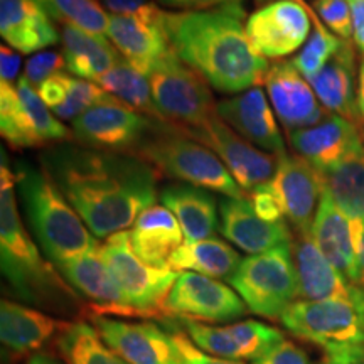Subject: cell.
Instances as JSON below:
<instances>
[{
	"label": "cell",
	"instance_id": "6da1fadb",
	"mask_svg": "<svg viewBox=\"0 0 364 364\" xmlns=\"http://www.w3.org/2000/svg\"><path fill=\"white\" fill-rule=\"evenodd\" d=\"M41 164L97 238L135 225L156 204L161 174L132 154L105 152L80 144H58Z\"/></svg>",
	"mask_w": 364,
	"mask_h": 364
},
{
	"label": "cell",
	"instance_id": "7a4b0ae2",
	"mask_svg": "<svg viewBox=\"0 0 364 364\" xmlns=\"http://www.w3.org/2000/svg\"><path fill=\"white\" fill-rule=\"evenodd\" d=\"M241 17L240 4H230L211 11H164L162 21L181 61L216 91L240 95L263 83L270 68L248 38Z\"/></svg>",
	"mask_w": 364,
	"mask_h": 364
},
{
	"label": "cell",
	"instance_id": "3957f363",
	"mask_svg": "<svg viewBox=\"0 0 364 364\" xmlns=\"http://www.w3.org/2000/svg\"><path fill=\"white\" fill-rule=\"evenodd\" d=\"M16 171L9 167L2 150L0 167V258L2 275L17 297L54 311H70L80 306L73 287L61 279L56 268L41 255L22 225L17 211Z\"/></svg>",
	"mask_w": 364,
	"mask_h": 364
},
{
	"label": "cell",
	"instance_id": "277c9868",
	"mask_svg": "<svg viewBox=\"0 0 364 364\" xmlns=\"http://www.w3.org/2000/svg\"><path fill=\"white\" fill-rule=\"evenodd\" d=\"M16 179L31 230L54 265L58 267L102 247L43 164L36 166L19 161Z\"/></svg>",
	"mask_w": 364,
	"mask_h": 364
},
{
	"label": "cell",
	"instance_id": "5b68a950",
	"mask_svg": "<svg viewBox=\"0 0 364 364\" xmlns=\"http://www.w3.org/2000/svg\"><path fill=\"white\" fill-rule=\"evenodd\" d=\"M134 156L171 179L215 191L226 198L241 199L248 196L211 149L171 125H159L139 145Z\"/></svg>",
	"mask_w": 364,
	"mask_h": 364
},
{
	"label": "cell",
	"instance_id": "8992f818",
	"mask_svg": "<svg viewBox=\"0 0 364 364\" xmlns=\"http://www.w3.org/2000/svg\"><path fill=\"white\" fill-rule=\"evenodd\" d=\"M299 339L324 353L364 344V290L356 285L348 297L297 300L280 317Z\"/></svg>",
	"mask_w": 364,
	"mask_h": 364
},
{
	"label": "cell",
	"instance_id": "52a82bcc",
	"mask_svg": "<svg viewBox=\"0 0 364 364\" xmlns=\"http://www.w3.org/2000/svg\"><path fill=\"white\" fill-rule=\"evenodd\" d=\"M145 76L154 103L167 125L184 132L218 117V103L208 81L181 61L174 51L157 61Z\"/></svg>",
	"mask_w": 364,
	"mask_h": 364
},
{
	"label": "cell",
	"instance_id": "ba28073f",
	"mask_svg": "<svg viewBox=\"0 0 364 364\" xmlns=\"http://www.w3.org/2000/svg\"><path fill=\"white\" fill-rule=\"evenodd\" d=\"M103 260L125 295L135 317L169 318L167 299L179 273L171 268L150 267L136 257L130 231L112 235L102 245Z\"/></svg>",
	"mask_w": 364,
	"mask_h": 364
},
{
	"label": "cell",
	"instance_id": "9c48e42d",
	"mask_svg": "<svg viewBox=\"0 0 364 364\" xmlns=\"http://www.w3.org/2000/svg\"><path fill=\"white\" fill-rule=\"evenodd\" d=\"M230 284L250 312L267 318L282 317L299 297L292 245L241 260Z\"/></svg>",
	"mask_w": 364,
	"mask_h": 364
},
{
	"label": "cell",
	"instance_id": "30bf717a",
	"mask_svg": "<svg viewBox=\"0 0 364 364\" xmlns=\"http://www.w3.org/2000/svg\"><path fill=\"white\" fill-rule=\"evenodd\" d=\"M159 122L108 95L73 122V139L88 149L132 154L157 129Z\"/></svg>",
	"mask_w": 364,
	"mask_h": 364
},
{
	"label": "cell",
	"instance_id": "8fae6325",
	"mask_svg": "<svg viewBox=\"0 0 364 364\" xmlns=\"http://www.w3.org/2000/svg\"><path fill=\"white\" fill-rule=\"evenodd\" d=\"M182 134L211 149L247 194L273 179L279 164L277 156L255 147L231 127H228L220 117L213 118L198 129L184 130Z\"/></svg>",
	"mask_w": 364,
	"mask_h": 364
},
{
	"label": "cell",
	"instance_id": "7c38bea8",
	"mask_svg": "<svg viewBox=\"0 0 364 364\" xmlns=\"http://www.w3.org/2000/svg\"><path fill=\"white\" fill-rule=\"evenodd\" d=\"M91 322L105 344L127 364H184L174 334L154 322L97 314Z\"/></svg>",
	"mask_w": 364,
	"mask_h": 364
},
{
	"label": "cell",
	"instance_id": "4fadbf2b",
	"mask_svg": "<svg viewBox=\"0 0 364 364\" xmlns=\"http://www.w3.org/2000/svg\"><path fill=\"white\" fill-rule=\"evenodd\" d=\"M247 304L235 290L211 277L182 272L167 299L171 317L196 322H226L247 312Z\"/></svg>",
	"mask_w": 364,
	"mask_h": 364
},
{
	"label": "cell",
	"instance_id": "5bb4252c",
	"mask_svg": "<svg viewBox=\"0 0 364 364\" xmlns=\"http://www.w3.org/2000/svg\"><path fill=\"white\" fill-rule=\"evenodd\" d=\"M314 12L299 0H277L255 11L247 19V33L265 58L294 54L311 33Z\"/></svg>",
	"mask_w": 364,
	"mask_h": 364
},
{
	"label": "cell",
	"instance_id": "9a60e30c",
	"mask_svg": "<svg viewBox=\"0 0 364 364\" xmlns=\"http://www.w3.org/2000/svg\"><path fill=\"white\" fill-rule=\"evenodd\" d=\"M287 223L297 235L311 233L314 218L324 194L321 171L300 156L279 157L277 171L270 181Z\"/></svg>",
	"mask_w": 364,
	"mask_h": 364
},
{
	"label": "cell",
	"instance_id": "2e32d148",
	"mask_svg": "<svg viewBox=\"0 0 364 364\" xmlns=\"http://www.w3.org/2000/svg\"><path fill=\"white\" fill-rule=\"evenodd\" d=\"M181 324L201 351L233 361H257L284 339V334L279 329L258 321L208 326L203 322L182 318Z\"/></svg>",
	"mask_w": 364,
	"mask_h": 364
},
{
	"label": "cell",
	"instance_id": "e0dca14e",
	"mask_svg": "<svg viewBox=\"0 0 364 364\" xmlns=\"http://www.w3.org/2000/svg\"><path fill=\"white\" fill-rule=\"evenodd\" d=\"M162 16L164 11L156 4H149L135 14L110 17L108 39L122 58L144 75L172 51Z\"/></svg>",
	"mask_w": 364,
	"mask_h": 364
},
{
	"label": "cell",
	"instance_id": "ac0fdd59",
	"mask_svg": "<svg viewBox=\"0 0 364 364\" xmlns=\"http://www.w3.org/2000/svg\"><path fill=\"white\" fill-rule=\"evenodd\" d=\"M263 85L273 110L289 134L318 124L329 113L317 102L311 83L300 75L292 61L273 63Z\"/></svg>",
	"mask_w": 364,
	"mask_h": 364
},
{
	"label": "cell",
	"instance_id": "d6986e66",
	"mask_svg": "<svg viewBox=\"0 0 364 364\" xmlns=\"http://www.w3.org/2000/svg\"><path fill=\"white\" fill-rule=\"evenodd\" d=\"M216 112L228 127L255 147L277 157L287 154L277 118L260 86L223 100L218 103Z\"/></svg>",
	"mask_w": 364,
	"mask_h": 364
},
{
	"label": "cell",
	"instance_id": "ffe728a7",
	"mask_svg": "<svg viewBox=\"0 0 364 364\" xmlns=\"http://www.w3.org/2000/svg\"><path fill=\"white\" fill-rule=\"evenodd\" d=\"M65 275L68 284L91 302V311L97 316L134 318L135 314L127 304L125 295L113 279L103 260L102 247L81 255L56 267Z\"/></svg>",
	"mask_w": 364,
	"mask_h": 364
},
{
	"label": "cell",
	"instance_id": "44dd1931",
	"mask_svg": "<svg viewBox=\"0 0 364 364\" xmlns=\"http://www.w3.org/2000/svg\"><path fill=\"white\" fill-rule=\"evenodd\" d=\"M220 216L221 235L248 255L270 252L294 241L289 223L265 221L257 215L247 198L223 199Z\"/></svg>",
	"mask_w": 364,
	"mask_h": 364
},
{
	"label": "cell",
	"instance_id": "7402d4cb",
	"mask_svg": "<svg viewBox=\"0 0 364 364\" xmlns=\"http://www.w3.org/2000/svg\"><path fill=\"white\" fill-rule=\"evenodd\" d=\"M70 324L14 300L4 299L0 304V336L11 359L34 356L54 338H61Z\"/></svg>",
	"mask_w": 364,
	"mask_h": 364
},
{
	"label": "cell",
	"instance_id": "603a6c76",
	"mask_svg": "<svg viewBox=\"0 0 364 364\" xmlns=\"http://www.w3.org/2000/svg\"><path fill=\"white\" fill-rule=\"evenodd\" d=\"M289 140L297 156L306 159L318 171L336 166L363 144L359 125L331 112L316 125L290 132Z\"/></svg>",
	"mask_w": 364,
	"mask_h": 364
},
{
	"label": "cell",
	"instance_id": "cb8c5ba5",
	"mask_svg": "<svg viewBox=\"0 0 364 364\" xmlns=\"http://www.w3.org/2000/svg\"><path fill=\"white\" fill-rule=\"evenodd\" d=\"M0 34L21 54L41 53L59 41L48 11L34 0H0Z\"/></svg>",
	"mask_w": 364,
	"mask_h": 364
},
{
	"label": "cell",
	"instance_id": "d4e9b609",
	"mask_svg": "<svg viewBox=\"0 0 364 364\" xmlns=\"http://www.w3.org/2000/svg\"><path fill=\"white\" fill-rule=\"evenodd\" d=\"M292 257L302 300H326L351 295L356 284L346 280L324 257L311 233L297 235L292 241Z\"/></svg>",
	"mask_w": 364,
	"mask_h": 364
},
{
	"label": "cell",
	"instance_id": "484cf974",
	"mask_svg": "<svg viewBox=\"0 0 364 364\" xmlns=\"http://www.w3.org/2000/svg\"><path fill=\"white\" fill-rule=\"evenodd\" d=\"M311 235L324 257L343 273L344 279L358 285V253L353 223L326 191L314 218Z\"/></svg>",
	"mask_w": 364,
	"mask_h": 364
},
{
	"label": "cell",
	"instance_id": "4316f807",
	"mask_svg": "<svg viewBox=\"0 0 364 364\" xmlns=\"http://www.w3.org/2000/svg\"><path fill=\"white\" fill-rule=\"evenodd\" d=\"M356 51L351 41H343L339 51L311 83L314 93L327 112L336 113L359 125Z\"/></svg>",
	"mask_w": 364,
	"mask_h": 364
},
{
	"label": "cell",
	"instance_id": "83f0119b",
	"mask_svg": "<svg viewBox=\"0 0 364 364\" xmlns=\"http://www.w3.org/2000/svg\"><path fill=\"white\" fill-rule=\"evenodd\" d=\"M182 240L186 238L177 218L166 206L157 204L145 209L130 231V243L136 257L157 268H167V262Z\"/></svg>",
	"mask_w": 364,
	"mask_h": 364
},
{
	"label": "cell",
	"instance_id": "f1b7e54d",
	"mask_svg": "<svg viewBox=\"0 0 364 364\" xmlns=\"http://www.w3.org/2000/svg\"><path fill=\"white\" fill-rule=\"evenodd\" d=\"M162 204L177 218L186 241L208 240L220 228L215 196L191 184L166 186Z\"/></svg>",
	"mask_w": 364,
	"mask_h": 364
},
{
	"label": "cell",
	"instance_id": "f546056e",
	"mask_svg": "<svg viewBox=\"0 0 364 364\" xmlns=\"http://www.w3.org/2000/svg\"><path fill=\"white\" fill-rule=\"evenodd\" d=\"M66 70L80 80L97 81L117 65V48L105 36L91 34L76 26L61 24L59 31Z\"/></svg>",
	"mask_w": 364,
	"mask_h": 364
},
{
	"label": "cell",
	"instance_id": "4dcf8cb0",
	"mask_svg": "<svg viewBox=\"0 0 364 364\" xmlns=\"http://www.w3.org/2000/svg\"><path fill=\"white\" fill-rule=\"evenodd\" d=\"M321 174L336 206L351 221H364V144Z\"/></svg>",
	"mask_w": 364,
	"mask_h": 364
},
{
	"label": "cell",
	"instance_id": "1f68e13d",
	"mask_svg": "<svg viewBox=\"0 0 364 364\" xmlns=\"http://www.w3.org/2000/svg\"><path fill=\"white\" fill-rule=\"evenodd\" d=\"M241 258L238 252L226 241L218 238H208L199 241H184L172 253L167 262V268L174 272L191 270L206 277L228 279L238 270Z\"/></svg>",
	"mask_w": 364,
	"mask_h": 364
},
{
	"label": "cell",
	"instance_id": "d6a6232c",
	"mask_svg": "<svg viewBox=\"0 0 364 364\" xmlns=\"http://www.w3.org/2000/svg\"><path fill=\"white\" fill-rule=\"evenodd\" d=\"M97 83L102 86L105 91L112 93L113 97L129 105L142 115L152 118L159 124H166L161 113H159L156 103H154L152 91L147 76L142 71L120 58L117 65L112 68L107 75H103ZM167 125V124H166Z\"/></svg>",
	"mask_w": 364,
	"mask_h": 364
},
{
	"label": "cell",
	"instance_id": "836d02e7",
	"mask_svg": "<svg viewBox=\"0 0 364 364\" xmlns=\"http://www.w3.org/2000/svg\"><path fill=\"white\" fill-rule=\"evenodd\" d=\"M58 348L66 364H127L105 344L102 336L88 322H71L58 338Z\"/></svg>",
	"mask_w": 364,
	"mask_h": 364
},
{
	"label": "cell",
	"instance_id": "e575fe53",
	"mask_svg": "<svg viewBox=\"0 0 364 364\" xmlns=\"http://www.w3.org/2000/svg\"><path fill=\"white\" fill-rule=\"evenodd\" d=\"M0 132L9 147L17 152L44 145L31 124L17 86L7 81H0Z\"/></svg>",
	"mask_w": 364,
	"mask_h": 364
},
{
	"label": "cell",
	"instance_id": "d590c367",
	"mask_svg": "<svg viewBox=\"0 0 364 364\" xmlns=\"http://www.w3.org/2000/svg\"><path fill=\"white\" fill-rule=\"evenodd\" d=\"M44 9L59 24L76 26L98 36L108 33L112 16L98 0H49Z\"/></svg>",
	"mask_w": 364,
	"mask_h": 364
},
{
	"label": "cell",
	"instance_id": "8d00e7d4",
	"mask_svg": "<svg viewBox=\"0 0 364 364\" xmlns=\"http://www.w3.org/2000/svg\"><path fill=\"white\" fill-rule=\"evenodd\" d=\"M16 86L31 124L44 145L49 142L63 144L73 139V132L54 117V112L39 97L38 88H34L26 76H21Z\"/></svg>",
	"mask_w": 364,
	"mask_h": 364
},
{
	"label": "cell",
	"instance_id": "74e56055",
	"mask_svg": "<svg viewBox=\"0 0 364 364\" xmlns=\"http://www.w3.org/2000/svg\"><path fill=\"white\" fill-rule=\"evenodd\" d=\"M312 21L316 22L312 36L309 38L306 46H304L302 51L292 59L294 66L297 68L300 75H302L307 81L316 78L318 73L324 70L327 63H329L331 59L336 56V53L339 51L341 44H343L344 41L334 38V36L326 29V26L316 19V14L312 16Z\"/></svg>",
	"mask_w": 364,
	"mask_h": 364
},
{
	"label": "cell",
	"instance_id": "f35d334b",
	"mask_svg": "<svg viewBox=\"0 0 364 364\" xmlns=\"http://www.w3.org/2000/svg\"><path fill=\"white\" fill-rule=\"evenodd\" d=\"M107 97L108 91H105L95 81L73 78V85L66 102L59 105L58 108H54L53 112L61 120L75 122L80 115H83L86 110H90L91 107H95V105Z\"/></svg>",
	"mask_w": 364,
	"mask_h": 364
},
{
	"label": "cell",
	"instance_id": "ab89813d",
	"mask_svg": "<svg viewBox=\"0 0 364 364\" xmlns=\"http://www.w3.org/2000/svg\"><path fill=\"white\" fill-rule=\"evenodd\" d=\"M314 11L318 14L322 24L329 27L339 39L351 41L353 38V14L349 0H316Z\"/></svg>",
	"mask_w": 364,
	"mask_h": 364
},
{
	"label": "cell",
	"instance_id": "60d3db41",
	"mask_svg": "<svg viewBox=\"0 0 364 364\" xmlns=\"http://www.w3.org/2000/svg\"><path fill=\"white\" fill-rule=\"evenodd\" d=\"M66 68V59L65 54L49 49V51H41L36 53L34 56L27 59L26 68H24V76L29 80V83L34 88H39L46 80L51 78V76L63 73Z\"/></svg>",
	"mask_w": 364,
	"mask_h": 364
},
{
	"label": "cell",
	"instance_id": "b9f144b4",
	"mask_svg": "<svg viewBox=\"0 0 364 364\" xmlns=\"http://www.w3.org/2000/svg\"><path fill=\"white\" fill-rule=\"evenodd\" d=\"M250 203H252V206L255 211H257V215L263 218L265 221H270V223L287 221L284 216V211H282L279 198H277L275 191H273L270 182H267V184H263L260 188L252 191V193H250Z\"/></svg>",
	"mask_w": 364,
	"mask_h": 364
},
{
	"label": "cell",
	"instance_id": "7bdbcfd3",
	"mask_svg": "<svg viewBox=\"0 0 364 364\" xmlns=\"http://www.w3.org/2000/svg\"><path fill=\"white\" fill-rule=\"evenodd\" d=\"M253 364H309V358L304 349L284 338Z\"/></svg>",
	"mask_w": 364,
	"mask_h": 364
},
{
	"label": "cell",
	"instance_id": "ee69618b",
	"mask_svg": "<svg viewBox=\"0 0 364 364\" xmlns=\"http://www.w3.org/2000/svg\"><path fill=\"white\" fill-rule=\"evenodd\" d=\"M73 85V76L66 75V73H58V75L51 76L39 86V97L43 98V102L48 105L51 110L58 108L59 105L66 102L68 95H70Z\"/></svg>",
	"mask_w": 364,
	"mask_h": 364
},
{
	"label": "cell",
	"instance_id": "f6af8a7d",
	"mask_svg": "<svg viewBox=\"0 0 364 364\" xmlns=\"http://www.w3.org/2000/svg\"><path fill=\"white\" fill-rule=\"evenodd\" d=\"M176 343L179 346L182 359H184V364H243L240 361H233V359H225V358H216L211 356V354H206L201 349H198L193 344L189 336L182 334V332H174Z\"/></svg>",
	"mask_w": 364,
	"mask_h": 364
},
{
	"label": "cell",
	"instance_id": "bcb514c9",
	"mask_svg": "<svg viewBox=\"0 0 364 364\" xmlns=\"http://www.w3.org/2000/svg\"><path fill=\"white\" fill-rule=\"evenodd\" d=\"M21 53L14 51L9 46L0 48V81L14 83L21 70Z\"/></svg>",
	"mask_w": 364,
	"mask_h": 364
},
{
	"label": "cell",
	"instance_id": "7dc6e473",
	"mask_svg": "<svg viewBox=\"0 0 364 364\" xmlns=\"http://www.w3.org/2000/svg\"><path fill=\"white\" fill-rule=\"evenodd\" d=\"M162 6L172 9H182L184 11H206L211 7H225L230 4H238V0H159Z\"/></svg>",
	"mask_w": 364,
	"mask_h": 364
},
{
	"label": "cell",
	"instance_id": "c3c4849f",
	"mask_svg": "<svg viewBox=\"0 0 364 364\" xmlns=\"http://www.w3.org/2000/svg\"><path fill=\"white\" fill-rule=\"evenodd\" d=\"M353 14V39L364 58V0H349Z\"/></svg>",
	"mask_w": 364,
	"mask_h": 364
},
{
	"label": "cell",
	"instance_id": "681fc988",
	"mask_svg": "<svg viewBox=\"0 0 364 364\" xmlns=\"http://www.w3.org/2000/svg\"><path fill=\"white\" fill-rule=\"evenodd\" d=\"M103 7L113 12V16H129L149 6V0H102Z\"/></svg>",
	"mask_w": 364,
	"mask_h": 364
},
{
	"label": "cell",
	"instance_id": "f907efd6",
	"mask_svg": "<svg viewBox=\"0 0 364 364\" xmlns=\"http://www.w3.org/2000/svg\"><path fill=\"white\" fill-rule=\"evenodd\" d=\"M358 253V285L364 290V221H351Z\"/></svg>",
	"mask_w": 364,
	"mask_h": 364
},
{
	"label": "cell",
	"instance_id": "816d5d0a",
	"mask_svg": "<svg viewBox=\"0 0 364 364\" xmlns=\"http://www.w3.org/2000/svg\"><path fill=\"white\" fill-rule=\"evenodd\" d=\"M358 117H359V127L364 125V58L359 65L358 73Z\"/></svg>",
	"mask_w": 364,
	"mask_h": 364
},
{
	"label": "cell",
	"instance_id": "f5cc1de1",
	"mask_svg": "<svg viewBox=\"0 0 364 364\" xmlns=\"http://www.w3.org/2000/svg\"><path fill=\"white\" fill-rule=\"evenodd\" d=\"M27 364H59L56 359L48 356V354H34V356H31L27 359Z\"/></svg>",
	"mask_w": 364,
	"mask_h": 364
},
{
	"label": "cell",
	"instance_id": "db71d44e",
	"mask_svg": "<svg viewBox=\"0 0 364 364\" xmlns=\"http://www.w3.org/2000/svg\"><path fill=\"white\" fill-rule=\"evenodd\" d=\"M34 2H38V4H41V6H43V7H46V4H48L49 0H34Z\"/></svg>",
	"mask_w": 364,
	"mask_h": 364
},
{
	"label": "cell",
	"instance_id": "11a10c76",
	"mask_svg": "<svg viewBox=\"0 0 364 364\" xmlns=\"http://www.w3.org/2000/svg\"><path fill=\"white\" fill-rule=\"evenodd\" d=\"M359 129H361V136H363V144H364V125L359 127Z\"/></svg>",
	"mask_w": 364,
	"mask_h": 364
},
{
	"label": "cell",
	"instance_id": "9f6ffc18",
	"mask_svg": "<svg viewBox=\"0 0 364 364\" xmlns=\"http://www.w3.org/2000/svg\"><path fill=\"white\" fill-rule=\"evenodd\" d=\"M321 364H331L329 361H326V359H322V363Z\"/></svg>",
	"mask_w": 364,
	"mask_h": 364
}]
</instances>
